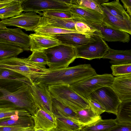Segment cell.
<instances>
[{
	"instance_id": "43",
	"label": "cell",
	"mask_w": 131,
	"mask_h": 131,
	"mask_svg": "<svg viewBox=\"0 0 131 131\" xmlns=\"http://www.w3.org/2000/svg\"><path fill=\"white\" fill-rule=\"evenodd\" d=\"M7 28L6 26L0 22V29H5Z\"/></svg>"
},
{
	"instance_id": "26",
	"label": "cell",
	"mask_w": 131,
	"mask_h": 131,
	"mask_svg": "<svg viewBox=\"0 0 131 131\" xmlns=\"http://www.w3.org/2000/svg\"><path fill=\"white\" fill-rule=\"evenodd\" d=\"M20 0H14L7 6L0 8V19L3 20L18 15L23 12Z\"/></svg>"
},
{
	"instance_id": "1",
	"label": "cell",
	"mask_w": 131,
	"mask_h": 131,
	"mask_svg": "<svg viewBox=\"0 0 131 131\" xmlns=\"http://www.w3.org/2000/svg\"><path fill=\"white\" fill-rule=\"evenodd\" d=\"M31 83L23 75L0 78V108H20L34 114L38 109L31 94Z\"/></svg>"
},
{
	"instance_id": "10",
	"label": "cell",
	"mask_w": 131,
	"mask_h": 131,
	"mask_svg": "<svg viewBox=\"0 0 131 131\" xmlns=\"http://www.w3.org/2000/svg\"><path fill=\"white\" fill-rule=\"evenodd\" d=\"M0 43L15 46L21 48L24 51L30 50L29 36L19 27L0 29Z\"/></svg>"
},
{
	"instance_id": "39",
	"label": "cell",
	"mask_w": 131,
	"mask_h": 131,
	"mask_svg": "<svg viewBox=\"0 0 131 131\" xmlns=\"http://www.w3.org/2000/svg\"><path fill=\"white\" fill-rule=\"evenodd\" d=\"M108 131H131V124L118 123Z\"/></svg>"
},
{
	"instance_id": "36",
	"label": "cell",
	"mask_w": 131,
	"mask_h": 131,
	"mask_svg": "<svg viewBox=\"0 0 131 131\" xmlns=\"http://www.w3.org/2000/svg\"><path fill=\"white\" fill-rule=\"evenodd\" d=\"M112 75L118 76L131 73V63L112 64L111 67Z\"/></svg>"
},
{
	"instance_id": "46",
	"label": "cell",
	"mask_w": 131,
	"mask_h": 131,
	"mask_svg": "<svg viewBox=\"0 0 131 131\" xmlns=\"http://www.w3.org/2000/svg\"><path fill=\"white\" fill-rule=\"evenodd\" d=\"M34 130L35 129H34V127L23 131H34Z\"/></svg>"
},
{
	"instance_id": "28",
	"label": "cell",
	"mask_w": 131,
	"mask_h": 131,
	"mask_svg": "<svg viewBox=\"0 0 131 131\" xmlns=\"http://www.w3.org/2000/svg\"><path fill=\"white\" fill-rule=\"evenodd\" d=\"M116 115L118 123L131 124V100L121 102Z\"/></svg>"
},
{
	"instance_id": "12",
	"label": "cell",
	"mask_w": 131,
	"mask_h": 131,
	"mask_svg": "<svg viewBox=\"0 0 131 131\" xmlns=\"http://www.w3.org/2000/svg\"><path fill=\"white\" fill-rule=\"evenodd\" d=\"M41 16L36 12H28L2 20L0 22L6 26H15L24 29L26 31H33L37 27Z\"/></svg>"
},
{
	"instance_id": "25",
	"label": "cell",
	"mask_w": 131,
	"mask_h": 131,
	"mask_svg": "<svg viewBox=\"0 0 131 131\" xmlns=\"http://www.w3.org/2000/svg\"><path fill=\"white\" fill-rule=\"evenodd\" d=\"M52 105L53 114H57L63 117L70 120L79 125L76 112L53 98Z\"/></svg>"
},
{
	"instance_id": "31",
	"label": "cell",
	"mask_w": 131,
	"mask_h": 131,
	"mask_svg": "<svg viewBox=\"0 0 131 131\" xmlns=\"http://www.w3.org/2000/svg\"><path fill=\"white\" fill-rule=\"evenodd\" d=\"M23 51L21 48L18 46L0 43V60L16 57Z\"/></svg>"
},
{
	"instance_id": "37",
	"label": "cell",
	"mask_w": 131,
	"mask_h": 131,
	"mask_svg": "<svg viewBox=\"0 0 131 131\" xmlns=\"http://www.w3.org/2000/svg\"><path fill=\"white\" fill-rule=\"evenodd\" d=\"M75 30L83 34L101 33L100 31L91 25L84 22L78 21L75 25Z\"/></svg>"
},
{
	"instance_id": "18",
	"label": "cell",
	"mask_w": 131,
	"mask_h": 131,
	"mask_svg": "<svg viewBox=\"0 0 131 131\" xmlns=\"http://www.w3.org/2000/svg\"><path fill=\"white\" fill-rule=\"evenodd\" d=\"M104 17L102 25L110 28L125 32L131 35V24L122 21L113 15L101 4Z\"/></svg>"
},
{
	"instance_id": "15",
	"label": "cell",
	"mask_w": 131,
	"mask_h": 131,
	"mask_svg": "<svg viewBox=\"0 0 131 131\" xmlns=\"http://www.w3.org/2000/svg\"><path fill=\"white\" fill-rule=\"evenodd\" d=\"M110 86L121 102L131 100V73L114 77Z\"/></svg>"
},
{
	"instance_id": "35",
	"label": "cell",
	"mask_w": 131,
	"mask_h": 131,
	"mask_svg": "<svg viewBox=\"0 0 131 131\" xmlns=\"http://www.w3.org/2000/svg\"><path fill=\"white\" fill-rule=\"evenodd\" d=\"M37 13L41 16L49 18L62 19L73 18L72 14L68 10H50L43 11L42 13L38 12Z\"/></svg>"
},
{
	"instance_id": "45",
	"label": "cell",
	"mask_w": 131,
	"mask_h": 131,
	"mask_svg": "<svg viewBox=\"0 0 131 131\" xmlns=\"http://www.w3.org/2000/svg\"><path fill=\"white\" fill-rule=\"evenodd\" d=\"M34 131H46L41 128H36L35 129Z\"/></svg>"
},
{
	"instance_id": "3",
	"label": "cell",
	"mask_w": 131,
	"mask_h": 131,
	"mask_svg": "<svg viewBox=\"0 0 131 131\" xmlns=\"http://www.w3.org/2000/svg\"><path fill=\"white\" fill-rule=\"evenodd\" d=\"M48 87L53 98L75 112L90 106L86 99L76 93L70 85L61 84Z\"/></svg>"
},
{
	"instance_id": "32",
	"label": "cell",
	"mask_w": 131,
	"mask_h": 131,
	"mask_svg": "<svg viewBox=\"0 0 131 131\" xmlns=\"http://www.w3.org/2000/svg\"><path fill=\"white\" fill-rule=\"evenodd\" d=\"M69 4L72 5L90 8L103 15L99 0H69Z\"/></svg>"
},
{
	"instance_id": "30",
	"label": "cell",
	"mask_w": 131,
	"mask_h": 131,
	"mask_svg": "<svg viewBox=\"0 0 131 131\" xmlns=\"http://www.w3.org/2000/svg\"><path fill=\"white\" fill-rule=\"evenodd\" d=\"M34 31L38 35L49 36H53L58 34L67 33L81 34L76 30L52 27H37Z\"/></svg>"
},
{
	"instance_id": "38",
	"label": "cell",
	"mask_w": 131,
	"mask_h": 131,
	"mask_svg": "<svg viewBox=\"0 0 131 131\" xmlns=\"http://www.w3.org/2000/svg\"><path fill=\"white\" fill-rule=\"evenodd\" d=\"M89 106L93 112L98 115L105 112L104 108L99 103L95 101L88 98L86 99Z\"/></svg>"
},
{
	"instance_id": "33",
	"label": "cell",
	"mask_w": 131,
	"mask_h": 131,
	"mask_svg": "<svg viewBox=\"0 0 131 131\" xmlns=\"http://www.w3.org/2000/svg\"><path fill=\"white\" fill-rule=\"evenodd\" d=\"M28 61L41 67L46 68V66L48 63V59L44 50L34 51L27 58Z\"/></svg>"
},
{
	"instance_id": "27",
	"label": "cell",
	"mask_w": 131,
	"mask_h": 131,
	"mask_svg": "<svg viewBox=\"0 0 131 131\" xmlns=\"http://www.w3.org/2000/svg\"><path fill=\"white\" fill-rule=\"evenodd\" d=\"M118 124L116 119H102L90 125L82 127L81 131H108Z\"/></svg>"
},
{
	"instance_id": "5",
	"label": "cell",
	"mask_w": 131,
	"mask_h": 131,
	"mask_svg": "<svg viewBox=\"0 0 131 131\" xmlns=\"http://www.w3.org/2000/svg\"><path fill=\"white\" fill-rule=\"evenodd\" d=\"M114 77L111 74H97L71 85L78 94L86 99L92 92L102 87L110 86Z\"/></svg>"
},
{
	"instance_id": "40",
	"label": "cell",
	"mask_w": 131,
	"mask_h": 131,
	"mask_svg": "<svg viewBox=\"0 0 131 131\" xmlns=\"http://www.w3.org/2000/svg\"><path fill=\"white\" fill-rule=\"evenodd\" d=\"M34 127H24L12 126L0 127V131H23Z\"/></svg>"
},
{
	"instance_id": "44",
	"label": "cell",
	"mask_w": 131,
	"mask_h": 131,
	"mask_svg": "<svg viewBox=\"0 0 131 131\" xmlns=\"http://www.w3.org/2000/svg\"><path fill=\"white\" fill-rule=\"evenodd\" d=\"M50 131H64L63 130L61 129H59V128H54Z\"/></svg>"
},
{
	"instance_id": "22",
	"label": "cell",
	"mask_w": 131,
	"mask_h": 131,
	"mask_svg": "<svg viewBox=\"0 0 131 131\" xmlns=\"http://www.w3.org/2000/svg\"><path fill=\"white\" fill-rule=\"evenodd\" d=\"M2 126L32 127H34V123L32 115L19 116L15 115L0 119V127Z\"/></svg>"
},
{
	"instance_id": "23",
	"label": "cell",
	"mask_w": 131,
	"mask_h": 131,
	"mask_svg": "<svg viewBox=\"0 0 131 131\" xmlns=\"http://www.w3.org/2000/svg\"><path fill=\"white\" fill-rule=\"evenodd\" d=\"M104 6L113 15L131 24V18L120 3L119 0L103 3Z\"/></svg>"
},
{
	"instance_id": "24",
	"label": "cell",
	"mask_w": 131,
	"mask_h": 131,
	"mask_svg": "<svg viewBox=\"0 0 131 131\" xmlns=\"http://www.w3.org/2000/svg\"><path fill=\"white\" fill-rule=\"evenodd\" d=\"M79 124L82 127L92 124L102 119L100 115L94 113L90 107L76 112Z\"/></svg>"
},
{
	"instance_id": "8",
	"label": "cell",
	"mask_w": 131,
	"mask_h": 131,
	"mask_svg": "<svg viewBox=\"0 0 131 131\" xmlns=\"http://www.w3.org/2000/svg\"><path fill=\"white\" fill-rule=\"evenodd\" d=\"M23 11L36 13L50 10H68L70 5L65 0H20Z\"/></svg>"
},
{
	"instance_id": "13",
	"label": "cell",
	"mask_w": 131,
	"mask_h": 131,
	"mask_svg": "<svg viewBox=\"0 0 131 131\" xmlns=\"http://www.w3.org/2000/svg\"><path fill=\"white\" fill-rule=\"evenodd\" d=\"M62 44L76 47L93 42L100 37L101 33L83 34L77 33H67L53 36Z\"/></svg>"
},
{
	"instance_id": "9",
	"label": "cell",
	"mask_w": 131,
	"mask_h": 131,
	"mask_svg": "<svg viewBox=\"0 0 131 131\" xmlns=\"http://www.w3.org/2000/svg\"><path fill=\"white\" fill-rule=\"evenodd\" d=\"M30 87L31 94L33 101L38 109L54 115L53 97L48 86L43 84L32 82Z\"/></svg>"
},
{
	"instance_id": "19",
	"label": "cell",
	"mask_w": 131,
	"mask_h": 131,
	"mask_svg": "<svg viewBox=\"0 0 131 131\" xmlns=\"http://www.w3.org/2000/svg\"><path fill=\"white\" fill-rule=\"evenodd\" d=\"M32 117L34 123V129L41 128L46 131H50L56 128V124L54 115L38 109Z\"/></svg>"
},
{
	"instance_id": "2",
	"label": "cell",
	"mask_w": 131,
	"mask_h": 131,
	"mask_svg": "<svg viewBox=\"0 0 131 131\" xmlns=\"http://www.w3.org/2000/svg\"><path fill=\"white\" fill-rule=\"evenodd\" d=\"M97 74L90 64H80L60 69L46 68L34 75L31 81L35 83L43 84L47 86L61 84L70 85Z\"/></svg>"
},
{
	"instance_id": "20",
	"label": "cell",
	"mask_w": 131,
	"mask_h": 131,
	"mask_svg": "<svg viewBox=\"0 0 131 131\" xmlns=\"http://www.w3.org/2000/svg\"><path fill=\"white\" fill-rule=\"evenodd\" d=\"M77 21L73 18L62 19L42 16L37 27H52L76 30L75 25Z\"/></svg>"
},
{
	"instance_id": "42",
	"label": "cell",
	"mask_w": 131,
	"mask_h": 131,
	"mask_svg": "<svg viewBox=\"0 0 131 131\" xmlns=\"http://www.w3.org/2000/svg\"><path fill=\"white\" fill-rule=\"evenodd\" d=\"M14 0H0V8L5 7L9 4Z\"/></svg>"
},
{
	"instance_id": "21",
	"label": "cell",
	"mask_w": 131,
	"mask_h": 131,
	"mask_svg": "<svg viewBox=\"0 0 131 131\" xmlns=\"http://www.w3.org/2000/svg\"><path fill=\"white\" fill-rule=\"evenodd\" d=\"M102 58L110 59V62L114 65L131 63V50H116L109 47Z\"/></svg>"
},
{
	"instance_id": "14",
	"label": "cell",
	"mask_w": 131,
	"mask_h": 131,
	"mask_svg": "<svg viewBox=\"0 0 131 131\" xmlns=\"http://www.w3.org/2000/svg\"><path fill=\"white\" fill-rule=\"evenodd\" d=\"M68 10L72 14L73 18L77 21H80L89 24H102L103 16L95 10L71 5Z\"/></svg>"
},
{
	"instance_id": "17",
	"label": "cell",
	"mask_w": 131,
	"mask_h": 131,
	"mask_svg": "<svg viewBox=\"0 0 131 131\" xmlns=\"http://www.w3.org/2000/svg\"><path fill=\"white\" fill-rule=\"evenodd\" d=\"M90 24L100 31L102 38L105 41L128 43L130 40L129 35L125 32L115 30L102 24Z\"/></svg>"
},
{
	"instance_id": "11",
	"label": "cell",
	"mask_w": 131,
	"mask_h": 131,
	"mask_svg": "<svg viewBox=\"0 0 131 131\" xmlns=\"http://www.w3.org/2000/svg\"><path fill=\"white\" fill-rule=\"evenodd\" d=\"M109 46L102 37L93 42L75 47L77 58L90 60L102 58L108 50Z\"/></svg>"
},
{
	"instance_id": "29",
	"label": "cell",
	"mask_w": 131,
	"mask_h": 131,
	"mask_svg": "<svg viewBox=\"0 0 131 131\" xmlns=\"http://www.w3.org/2000/svg\"><path fill=\"white\" fill-rule=\"evenodd\" d=\"M56 128L64 131H81L82 127L73 121L54 114Z\"/></svg>"
},
{
	"instance_id": "4",
	"label": "cell",
	"mask_w": 131,
	"mask_h": 131,
	"mask_svg": "<svg viewBox=\"0 0 131 131\" xmlns=\"http://www.w3.org/2000/svg\"><path fill=\"white\" fill-rule=\"evenodd\" d=\"M43 50L51 69L67 68L77 58L75 48L66 45L61 44Z\"/></svg>"
},
{
	"instance_id": "41",
	"label": "cell",
	"mask_w": 131,
	"mask_h": 131,
	"mask_svg": "<svg viewBox=\"0 0 131 131\" xmlns=\"http://www.w3.org/2000/svg\"><path fill=\"white\" fill-rule=\"evenodd\" d=\"M121 1L123 5L125 10H127L126 12L131 17V0H121Z\"/></svg>"
},
{
	"instance_id": "16",
	"label": "cell",
	"mask_w": 131,
	"mask_h": 131,
	"mask_svg": "<svg viewBox=\"0 0 131 131\" xmlns=\"http://www.w3.org/2000/svg\"><path fill=\"white\" fill-rule=\"evenodd\" d=\"M30 39V50H43L61 44L53 36L38 35L35 33L29 35Z\"/></svg>"
},
{
	"instance_id": "7",
	"label": "cell",
	"mask_w": 131,
	"mask_h": 131,
	"mask_svg": "<svg viewBox=\"0 0 131 131\" xmlns=\"http://www.w3.org/2000/svg\"><path fill=\"white\" fill-rule=\"evenodd\" d=\"M88 98L99 103L104 108L105 112L116 115L121 102L110 86H104L97 90L91 93Z\"/></svg>"
},
{
	"instance_id": "34",
	"label": "cell",
	"mask_w": 131,
	"mask_h": 131,
	"mask_svg": "<svg viewBox=\"0 0 131 131\" xmlns=\"http://www.w3.org/2000/svg\"><path fill=\"white\" fill-rule=\"evenodd\" d=\"M17 115L19 116H31L26 110L18 107L0 108V119Z\"/></svg>"
},
{
	"instance_id": "6",
	"label": "cell",
	"mask_w": 131,
	"mask_h": 131,
	"mask_svg": "<svg viewBox=\"0 0 131 131\" xmlns=\"http://www.w3.org/2000/svg\"><path fill=\"white\" fill-rule=\"evenodd\" d=\"M0 68L9 70L21 75L27 78L31 82L33 77L45 68L33 63L27 58L16 57L0 60Z\"/></svg>"
}]
</instances>
